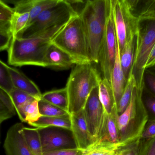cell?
Here are the masks:
<instances>
[{"label": "cell", "mask_w": 155, "mask_h": 155, "mask_svg": "<svg viewBox=\"0 0 155 155\" xmlns=\"http://www.w3.org/2000/svg\"><path fill=\"white\" fill-rule=\"evenodd\" d=\"M120 60V52L117 43L116 56L111 76V84L117 106L124 93L127 83Z\"/></svg>", "instance_id": "17"}, {"label": "cell", "mask_w": 155, "mask_h": 155, "mask_svg": "<svg viewBox=\"0 0 155 155\" xmlns=\"http://www.w3.org/2000/svg\"><path fill=\"white\" fill-rule=\"evenodd\" d=\"M141 142V139H139L122 147L118 150L119 154L120 155H139Z\"/></svg>", "instance_id": "36"}, {"label": "cell", "mask_w": 155, "mask_h": 155, "mask_svg": "<svg viewBox=\"0 0 155 155\" xmlns=\"http://www.w3.org/2000/svg\"><path fill=\"white\" fill-rule=\"evenodd\" d=\"M142 96L143 102L147 109L155 116V95L149 92L143 86Z\"/></svg>", "instance_id": "34"}, {"label": "cell", "mask_w": 155, "mask_h": 155, "mask_svg": "<svg viewBox=\"0 0 155 155\" xmlns=\"http://www.w3.org/2000/svg\"><path fill=\"white\" fill-rule=\"evenodd\" d=\"M9 70L14 88L25 92L36 100L41 99L42 94L35 83L16 68L9 66Z\"/></svg>", "instance_id": "15"}, {"label": "cell", "mask_w": 155, "mask_h": 155, "mask_svg": "<svg viewBox=\"0 0 155 155\" xmlns=\"http://www.w3.org/2000/svg\"><path fill=\"white\" fill-rule=\"evenodd\" d=\"M36 128L56 127L71 130V115L62 117L42 116L36 122L30 124Z\"/></svg>", "instance_id": "21"}, {"label": "cell", "mask_w": 155, "mask_h": 155, "mask_svg": "<svg viewBox=\"0 0 155 155\" xmlns=\"http://www.w3.org/2000/svg\"><path fill=\"white\" fill-rule=\"evenodd\" d=\"M117 107L112 110L111 113H105L100 133L97 141H107L113 143H119Z\"/></svg>", "instance_id": "14"}, {"label": "cell", "mask_w": 155, "mask_h": 155, "mask_svg": "<svg viewBox=\"0 0 155 155\" xmlns=\"http://www.w3.org/2000/svg\"><path fill=\"white\" fill-rule=\"evenodd\" d=\"M14 88L9 66L0 60V89L9 94Z\"/></svg>", "instance_id": "32"}, {"label": "cell", "mask_w": 155, "mask_h": 155, "mask_svg": "<svg viewBox=\"0 0 155 155\" xmlns=\"http://www.w3.org/2000/svg\"><path fill=\"white\" fill-rule=\"evenodd\" d=\"M9 95L16 112L35 99L25 92L15 88H14Z\"/></svg>", "instance_id": "30"}, {"label": "cell", "mask_w": 155, "mask_h": 155, "mask_svg": "<svg viewBox=\"0 0 155 155\" xmlns=\"http://www.w3.org/2000/svg\"><path fill=\"white\" fill-rule=\"evenodd\" d=\"M155 66V43L148 56L147 62L145 66V70Z\"/></svg>", "instance_id": "41"}, {"label": "cell", "mask_w": 155, "mask_h": 155, "mask_svg": "<svg viewBox=\"0 0 155 155\" xmlns=\"http://www.w3.org/2000/svg\"><path fill=\"white\" fill-rule=\"evenodd\" d=\"M122 147L120 143L97 141L94 144L85 150L83 155H112Z\"/></svg>", "instance_id": "24"}, {"label": "cell", "mask_w": 155, "mask_h": 155, "mask_svg": "<svg viewBox=\"0 0 155 155\" xmlns=\"http://www.w3.org/2000/svg\"><path fill=\"white\" fill-rule=\"evenodd\" d=\"M38 129L43 153L61 149L77 148L71 130L56 127Z\"/></svg>", "instance_id": "10"}, {"label": "cell", "mask_w": 155, "mask_h": 155, "mask_svg": "<svg viewBox=\"0 0 155 155\" xmlns=\"http://www.w3.org/2000/svg\"><path fill=\"white\" fill-rule=\"evenodd\" d=\"M143 140H141L139 155H155V137Z\"/></svg>", "instance_id": "35"}, {"label": "cell", "mask_w": 155, "mask_h": 155, "mask_svg": "<svg viewBox=\"0 0 155 155\" xmlns=\"http://www.w3.org/2000/svg\"><path fill=\"white\" fill-rule=\"evenodd\" d=\"M45 61L47 67L54 69H69L75 65L68 54L52 44L46 52Z\"/></svg>", "instance_id": "16"}, {"label": "cell", "mask_w": 155, "mask_h": 155, "mask_svg": "<svg viewBox=\"0 0 155 155\" xmlns=\"http://www.w3.org/2000/svg\"><path fill=\"white\" fill-rule=\"evenodd\" d=\"M83 110L88 130L96 142L105 113L99 99L98 87L93 90Z\"/></svg>", "instance_id": "11"}, {"label": "cell", "mask_w": 155, "mask_h": 155, "mask_svg": "<svg viewBox=\"0 0 155 155\" xmlns=\"http://www.w3.org/2000/svg\"><path fill=\"white\" fill-rule=\"evenodd\" d=\"M119 150V149H118ZM118 150L115 153L113 154V155H120V154H119V151H118Z\"/></svg>", "instance_id": "43"}, {"label": "cell", "mask_w": 155, "mask_h": 155, "mask_svg": "<svg viewBox=\"0 0 155 155\" xmlns=\"http://www.w3.org/2000/svg\"><path fill=\"white\" fill-rule=\"evenodd\" d=\"M39 110L42 116L62 117L71 115L67 111L57 107L43 99L38 100Z\"/></svg>", "instance_id": "28"}, {"label": "cell", "mask_w": 155, "mask_h": 155, "mask_svg": "<svg viewBox=\"0 0 155 155\" xmlns=\"http://www.w3.org/2000/svg\"><path fill=\"white\" fill-rule=\"evenodd\" d=\"M155 43V19L139 20L137 33V45L132 74L135 77L137 88H143L145 66Z\"/></svg>", "instance_id": "7"}, {"label": "cell", "mask_w": 155, "mask_h": 155, "mask_svg": "<svg viewBox=\"0 0 155 155\" xmlns=\"http://www.w3.org/2000/svg\"><path fill=\"white\" fill-rule=\"evenodd\" d=\"M137 45V34L130 39L124 50L120 52V60L127 81L132 74Z\"/></svg>", "instance_id": "19"}, {"label": "cell", "mask_w": 155, "mask_h": 155, "mask_svg": "<svg viewBox=\"0 0 155 155\" xmlns=\"http://www.w3.org/2000/svg\"><path fill=\"white\" fill-rule=\"evenodd\" d=\"M142 89L135 88L129 105L118 116L119 143L122 147L141 139L148 123L149 116L142 99Z\"/></svg>", "instance_id": "4"}, {"label": "cell", "mask_w": 155, "mask_h": 155, "mask_svg": "<svg viewBox=\"0 0 155 155\" xmlns=\"http://www.w3.org/2000/svg\"><path fill=\"white\" fill-rule=\"evenodd\" d=\"M12 37V33L0 32V52L8 49Z\"/></svg>", "instance_id": "40"}, {"label": "cell", "mask_w": 155, "mask_h": 155, "mask_svg": "<svg viewBox=\"0 0 155 155\" xmlns=\"http://www.w3.org/2000/svg\"><path fill=\"white\" fill-rule=\"evenodd\" d=\"M113 18L119 52L137 33L139 20L131 12L127 0H112Z\"/></svg>", "instance_id": "8"}, {"label": "cell", "mask_w": 155, "mask_h": 155, "mask_svg": "<svg viewBox=\"0 0 155 155\" xmlns=\"http://www.w3.org/2000/svg\"><path fill=\"white\" fill-rule=\"evenodd\" d=\"M0 32L12 33L11 23L0 21Z\"/></svg>", "instance_id": "42"}, {"label": "cell", "mask_w": 155, "mask_h": 155, "mask_svg": "<svg viewBox=\"0 0 155 155\" xmlns=\"http://www.w3.org/2000/svg\"><path fill=\"white\" fill-rule=\"evenodd\" d=\"M51 43L68 54L75 65L92 63L85 32L79 13L53 37Z\"/></svg>", "instance_id": "5"}, {"label": "cell", "mask_w": 155, "mask_h": 155, "mask_svg": "<svg viewBox=\"0 0 155 155\" xmlns=\"http://www.w3.org/2000/svg\"><path fill=\"white\" fill-rule=\"evenodd\" d=\"M137 87L136 80L134 76L131 74L127 79L124 93L117 105V113L120 115L126 109L132 98L135 88Z\"/></svg>", "instance_id": "27"}, {"label": "cell", "mask_w": 155, "mask_h": 155, "mask_svg": "<svg viewBox=\"0 0 155 155\" xmlns=\"http://www.w3.org/2000/svg\"><path fill=\"white\" fill-rule=\"evenodd\" d=\"M21 132L33 155H43L41 142L38 128L24 126Z\"/></svg>", "instance_id": "23"}, {"label": "cell", "mask_w": 155, "mask_h": 155, "mask_svg": "<svg viewBox=\"0 0 155 155\" xmlns=\"http://www.w3.org/2000/svg\"><path fill=\"white\" fill-rule=\"evenodd\" d=\"M59 1L60 0H33L32 5L30 11V19L28 25L39 15L45 10L57 5Z\"/></svg>", "instance_id": "29"}, {"label": "cell", "mask_w": 155, "mask_h": 155, "mask_svg": "<svg viewBox=\"0 0 155 155\" xmlns=\"http://www.w3.org/2000/svg\"><path fill=\"white\" fill-rule=\"evenodd\" d=\"M127 2L131 12L138 20H155V0H127Z\"/></svg>", "instance_id": "18"}, {"label": "cell", "mask_w": 155, "mask_h": 155, "mask_svg": "<svg viewBox=\"0 0 155 155\" xmlns=\"http://www.w3.org/2000/svg\"><path fill=\"white\" fill-rule=\"evenodd\" d=\"M14 11L3 1H0V21L11 23Z\"/></svg>", "instance_id": "37"}, {"label": "cell", "mask_w": 155, "mask_h": 155, "mask_svg": "<svg viewBox=\"0 0 155 155\" xmlns=\"http://www.w3.org/2000/svg\"><path fill=\"white\" fill-rule=\"evenodd\" d=\"M102 78L93 63L75 65L66 83L70 115L83 110L93 90Z\"/></svg>", "instance_id": "3"}, {"label": "cell", "mask_w": 155, "mask_h": 155, "mask_svg": "<svg viewBox=\"0 0 155 155\" xmlns=\"http://www.w3.org/2000/svg\"><path fill=\"white\" fill-rule=\"evenodd\" d=\"M78 14L68 0H60L57 5L42 12L13 37L18 39L33 37L51 27L68 23Z\"/></svg>", "instance_id": "6"}, {"label": "cell", "mask_w": 155, "mask_h": 155, "mask_svg": "<svg viewBox=\"0 0 155 155\" xmlns=\"http://www.w3.org/2000/svg\"><path fill=\"white\" fill-rule=\"evenodd\" d=\"M111 10V0L85 2L79 13L88 43L91 62L98 64V56L107 19Z\"/></svg>", "instance_id": "2"}, {"label": "cell", "mask_w": 155, "mask_h": 155, "mask_svg": "<svg viewBox=\"0 0 155 155\" xmlns=\"http://www.w3.org/2000/svg\"><path fill=\"white\" fill-rule=\"evenodd\" d=\"M85 150L74 148L56 150L52 152L44 153L43 155H83Z\"/></svg>", "instance_id": "38"}, {"label": "cell", "mask_w": 155, "mask_h": 155, "mask_svg": "<svg viewBox=\"0 0 155 155\" xmlns=\"http://www.w3.org/2000/svg\"><path fill=\"white\" fill-rule=\"evenodd\" d=\"M29 19V12H14L11 22V31L13 36H15L28 25Z\"/></svg>", "instance_id": "31"}, {"label": "cell", "mask_w": 155, "mask_h": 155, "mask_svg": "<svg viewBox=\"0 0 155 155\" xmlns=\"http://www.w3.org/2000/svg\"><path fill=\"white\" fill-rule=\"evenodd\" d=\"M21 121L31 124L42 116L39 110L38 100L35 99L16 112Z\"/></svg>", "instance_id": "25"}, {"label": "cell", "mask_w": 155, "mask_h": 155, "mask_svg": "<svg viewBox=\"0 0 155 155\" xmlns=\"http://www.w3.org/2000/svg\"><path fill=\"white\" fill-rule=\"evenodd\" d=\"M117 49V41L115 29L112 0L111 10L107 19L105 32L101 44L98 63L104 79L111 83L112 70L114 65Z\"/></svg>", "instance_id": "9"}, {"label": "cell", "mask_w": 155, "mask_h": 155, "mask_svg": "<svg viewBox=\"0 0 155 155\" xmlns=\"http://www.w3.org/2000/svg\"><path fill=\"white\" fill-rule=\"evenodd\" d=\"M143 86L149 92L155 95V66L144 70Z\"/></svg>", "instance_id": "33"}, {"label": "cell", "mask_w": 155, "mask_h": 155, "mask_svg": "<svg viewBox=\"0 0 155 155\" xmlns=\"http://www.w3.org/2000/svg\"><path fill=\"white\" fill-rule=\"evenodd\" d=\"M0 124H1V123H0Z\"/></svg>", "instance_id": "44"}, {"label": "cell", "mask_w": 155, "mask_h": 155, "mask_svg": "<svg viewBox=\"0 0 155 155\" xmlns=\"http://www.w3.org/2000/svg\"><path fill=\"white\" fill-rule=\"evenodd\" d=\"M24 126L16 123L8 130L3 146L6 155H33L21 132Z\"/></svg>", "instance_id": "12"}, {"label": "cell", "mask_w": 155, "mask_h": 155, "mask_svg": "<svg viewBox=\"0 0 155 155\" xmlns=\"http://www.w3.org/2000/svg\"><path fill=\"white\" fill-rule=\"evenodd\" d=\"M16 113L9 94L0 89V123L12 118Z\"/></svg>", "instance_id": "26"}, {"label": "cell", "mask_w": 155, "mask_h": 155, "mask_svg": "<svg viewBox=\"0 0 155 155\" xmlns=\"http://www.w3.org/2000/svg\"><path fill=\"white\" fill-rule=\"evenodd\" d=\"M98 87L100 102L106 113L109 114L115 107H117L111 83L102 78Z\"/></svg>", "instance_id": "20"}, {"label": "cell", "mask_w": 155, "mask_h": 155, "mask_svg": "<svg viewBox=\"0 0 155 155\" xmlns=\"http://www.w3.org/2000/svg\"><path fill=\"white\" fill-rule=\"evenodd\" d=\"M68 23L51 27L30 38L18 39L13 36L8 48L9 64L15 66L31 65L47 67L45 55L51 44V41Z\"/></svg>", "instance_id": "1"}, {"label": "cell", "mask_w": 155, "mask_h": 155, "mask_svg": "<svg viewBox=\"0 0 155 155\" xmlns=\"http://www.w3.org/2000/svg\"><path fill=\"white\" fill-rule=\"evenodd\" d=\"M155 137V120L147 123L141 136V140H147Z\"/></svg>", "instance_id": "39"}, {"label": "cell", "mask_w": 155, "mask_h": 155, "mask_svg": "<svg viewBox=\"0 0 155 155\" xmlns=\"http://www.w3.org/2000/svg\"><path fill=\"white\" fill-rule=\"evenodd\" d=\"M41 99L68 112L69 100L65 87L46 92L42 94Z\"/></svg>", "instance_id": "22"}, {"label": "cell", "mask_w": 155, "mask_h": 155, "mask_svg": "<svg viewBox=\"0 0 155 155\" xmlns=\"http://www.w3.org/2000/svg\"><path fill=\"white\" fill-rule=\"evenodd\" d=\"M71 131L75 139L77 148L86 149L95 142L88 130L83 110L71 115Z\"/></svg>", "instance_id": "13"}]
</instances>
